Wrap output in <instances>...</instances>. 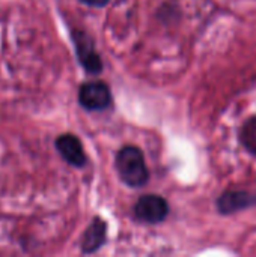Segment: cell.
Segmentation results:
<instances>
[{
  "mask_svg": "<svg viewBox=\"0 0 256 257\" xmlns=\"http://www.w3.org/2000/svg\"><path fill=\"white\" fill-rule=\"evenodd\" d=\"M78 102L88 111H103L112 105V92L104 81H88L80 86Z\"/></svg>",
  "mask_w": 256,
  "mask_h": 257,
  "instance_id": "2",
  "label": "cell"
},
{
  "mask_svg": "<svg viewBox=\"0 0 256 257\" xmlns=\"http://www.w3.org/2000/svg\"><path fill=\"white\" fill-rule=\"evenodd\" d=\"M107 239V224L101 218H94L91 226L86 229L81 239V253L92 254L98 251Z\"/></svg>",
  "mask_w": 256,
  "mask_h": 257,
  "instance_id": "6",
  "label": "cell"
},
{
  "mask_svg": "<svg viewBox=\"0 0 256 257\" xmlns=\"http://www.w3.org/2000/svg\"><path fill=\"white\" fill-rule=\"evenodd\" d=\"M72 42L75 47L77 59L84 68V71L91 75H98L103 71V60L94 47V41L91 36L81 30L72 32Z\"/></svg>",
  "mask_w": 256,
  "mask_h": 257,
  "instance_id": "3",
  "label": "cell"
},
{
  "mask_svg": "<svg viewBox=\"0 0 256 257\" xmlns=\"http://www.w3.org/2000/svg\"><path fill=\"white\" fill-rule=\"evenodd\" d=\"M56 149L60 157L72 167H84L88 163L86 154L83 151V145L74 134H63L59 136L56 140Z\"/></svg>",
  "mask_w": 256,
  "mask_h": 257,
  "instance_id": "5",
  "label": "cell"
},
{
  "mask_svg": "<svg viewBox=\"0 0 256 257\" xmlns=\"http://www.w3.org/2000/svg\"><path fill=\"white\" fill-rule=\"evenodd\" d=\"M80 2L92 8H104L110 0H80Z\"/></svg>",
  "mask_w": 256,
  "mask_h": 257,
  "instance_id": "9",
  "label": "cell"
},
{
  "mask_svg": "<svg viewBox=\"0 0 256 257\" xmlns=\"http://www.w3.org/2000/svg\"><path fill=\"white\" fill-rule=\"evenodd\" d=\"M115 164L119 178L125 185L131 188H140L148 184L149 172L145 163V157L139 148L130 145L124 146L118 152Z\"/></svg>",
  "mask_w": 256,
  "mask_h": 257,
  "instance_id": "1",
  "label": "cell"
},
{
  "mask_svg": "<svg viewBox=\"0 0 256 257\" xmlns=\"http://www.w3.org/2000/svg\"><path fill=\"white\" fill-rule=\"evenodd\" d=\"M256 197L246 191H228L220 196L217 200V208L222 214H231L240 209H244L255 203Z\"/></svg>",
  "mask_w": 256,
  "mask_h": 257,
  "instance_id": "7",
  "label": "cell"
},
{
  "mask_svg": "<svg viewBox=\"0 0 256 257\" xmlns=\"http://www.w3.org/2000/svg\"><path fill=\"white\" fill-rule=\"evenodd\" d=\"M240 139H241V143L243 146L256 157V117L249 119L243 130H241V134H240Z\"/></svg>",
  "mask_w": 256,
  "mask_h": 257,
  "instance_id": "8",
  "label": "cell"
},
{
  "mask_svg": "<svg viewBox=\"0 0 256 257\" xmlns=\"http://www.w3.org/2000/svg\"><path fill=\"white\" fill-rule=\"evenodd\" d=\"M134 215L139 221L148 224H157L167 218L169 205L167 202L157 194H146L139 197L134 205Z\"/></svg>",
  "mask_w": 256,
  "mask_h": 257,
  "instance_id": "4",
  "label": "cell"
}]
</instances>
